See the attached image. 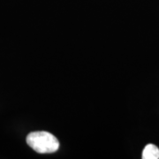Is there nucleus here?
I'll return each instance as SVG.
<instances>
[{
    "label": "nucleus",
    "mask_w": 159,
    "mask_h": 159,
    "mask_svg": "<svg viewBox=\"0 0 159 159\" xmlns=\"http://www.w3.org/2000/svg\"><path fill=\"white\" fill-rule=\"evenodd\" d=\"M27 143L34 151L40 154L54 153L59 148L57 138L51 133L44 131L30 133L27 136Z\"/></svg>",
    "instance_id": "1"
},
{
    "label": "nucleus",
    "mask_w": 159,
    "mask_h": 159,
    "mask_svg": "<svg viewBox=\"0 0 159 159\" xmlns=\"http://www.w3.org/2000/svg\"><path fill=\"white\" fill-rule=\"evenodd\" d=\"M142 159H158L159 148L154 144H148L142 152Z\"/></svg>",
    "instance_id": "2"
}]
</instances>
